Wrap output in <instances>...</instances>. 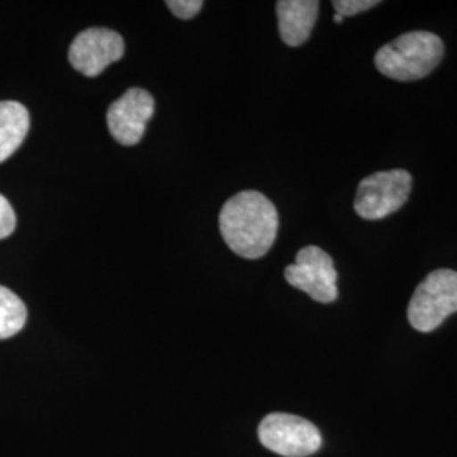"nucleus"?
<instances>
[{"mask_svg": "<svg viewBox=\"0 0 457 457\" xmlns=\"http://www.w3.org/2000/svg\"><path fill=\"white\" fill-rule=\"evenodd\" d=\"M29 112L22 104L14 100L0 102V163L21 147L29 132Z\"/></svg>", "mask_w": 457, "mask_h": 457, "instance_id": "nucleus-10", "label": "nucleus"}, {"mask_svg": "<svg viewBox=\"0 0 457 457\" xmlns=\"http://www.w3.org/2000/svg\"><path fill=\"white\" fill-rule=\"evenodd\" d=\"M379 5L378 0H334L332 7L336 9L337 16L353 17L358 16L361 12H366Z\"/></svg>", "mask_w": 457, "mask_h": 457, "instance_id": "nucleus-12", "label": "nucleus"}, {"mask_svg": "<svg viewBox=\"0 0 457 457\" xmlns=\"http://www.w3.org/2000/svg\"><path fill=\"white\" fill-rule=\"evenodd\" d=\"M166 5L175 16L187 21L195 17L202 11L204 2L202 0H168Z\"/></svg>", "mask_w": 457, "mask_h": 457, "instance_id": "nucleus-14", "label": "nucleus"}, {"mask_svg": "<svg viewBox=\"0 0 457 457\" xmlns=\"http://www.w3.org/2000/svg\"><path fill=\"white\" fill-rule=\"evenodd\" d=\"M343 19H344V17L337 16V14H336V17H334V21H336V22H337V24H341V22H343Z\"/></svg>", "mask_w": 457, "mask_h": 457, "instance_id": "nucleus-15", "label": "nucleus"}, {"mask_svg": "<svg viewBox=\"0 0 457 457\" xmlns=\"http://www.w3.org/2000/svg\"><path fill=\"white\" fill-rule=\"evenodd\" d=\"M320 4L317 0H279L277 4L278 29L285 45L296 48L309 37L317 22Z\"/></svg>", "mask_w": 457, "mask_h": 457, "instance_id": "nucleus-9", "label": "nucleus"}, {"mask_svg": "<svg viewBox=\"0 0 457 457\" xmlns=\"http://www.w3.org/2000/svg\"><path fill=\"white\" fill-rule=\"evenodd\" d=\"M411 181L407 170L376 171L360 181L354 211L364 220H381L392 215L407 204Z\"/></svg>", "mask_w": 457, "mask_h": 457, "instance_id": "nucleus-4", "label": "nucleus"}, {"mask_svg": "<svg viewBox=\"0 0 457 457\" xmlns=\"http://www.w3.org/2000/svg\"><path fill=\"white\" fill-rule=\"evenodd\" d=\"M16 212L9 200L4 195H0V239L9 237L16 230Z\"/></svg>", "mask_w": 457, "mask_h": 457, "instance_id": "nucleus-13", "label": "nucleus"}, {"mask_svg": "<svg viewBox=\"0 0 457 457\" xmlns=\"http://www.w3.org/2000/svg\"><path fill=\"white\" fill-rule=\"evenodd\" d=\"M258 436L262 445L283 457H307L322 445L315 425L290 413H270L262 419Z\"/></svg>", "mask_w": 457, "mask_h": 457, "instance_id": "nucleus-5", "label": "nucleus"}, {"mask_svg": "<svg viewBox=\"0 0 457 457\" xmlns=\"http://www.w3.org/2000/svg\"><path fill=\"white\" fill-rule=\"evenodd\" d=\"M122 36L105 28H90L79 34L70 46V63L85 77H97L124 56Z\"/></svg>", "mask_w": 457, "mask_h": 457, "instance_id": "nucleus-7", "label": "nucleus"}, {"mask_svg": "<svg viewBox=\"0 0 457 457\" xmlns=\"http://www.w3.org/2000/svg\"><path fill=\"white\" fill-rule=\"evenodd\" d=\"M154 114V98L143 88H129L117 98L107 111V126L117 143L124 146L137 145L145 131L147 120Z\"/></svg>", "mask_w": 457, "mask_h": 457, "instance_id": "nucleus-8", "label": "nucleus"}, {"mask_svg": "<svg viewBox=\"0 0 457 457\" xmlns=\"http://www.w3.org/2000/svg\"><path fill=\"white\" fill-rule=\"evenodd\" d=\"M444 43L437 34L410 31L376 53L378 71L398 82H415L428 77L444 58Z\"/></svg>", "mask_w": 457, "mask_h": 457, "instance_id": "nucleus-2", "label": "nucleus"}, {"mask_svg": "<svg viewBox=\"0 0 457 457\" xmlns=\"http://www.w3.org/2000/svg\"><path fill=\"white\" fill-rule=\"evenodd\" d=\"M28 320L24 302L14 292L0 285V341L22 330Z\"/></svg>", "mask_w": 457, "mask_h": 457, "instance_id": "nucleus-11", "label": "nucleus"}, {"mask_svg": "<svg viewBox=\"0 0 457 457\" xmlns=\"http://www.w3.org/2000/svg\"><path fill=\"white\" fill-rule=\"evenodd\" d=\"M287 281L305 292L319 303H332L337 300V271L334 260L317 245L302 247L295 264L285 270Z\"/></svg>", "mask_w": 457, "mask_h": 457, "instance_id": "nucleus-6", "label": "nucleus"}, {"mask_svg": "<svg viewBox=\"0 0 457 457\" xmlns=\"http://www.w3.org/2000/svg\"><path fill=\"white\" fill-rule=\"evenodd\" d=\"M219 228L232 253L245 260H260L277 241V207L260 192H241L224 204Z\"/></svg>", "mask_w": 457, "mask_h": 457, "instance_id": "nucleus-1", "label": "nucleus"}, {"mask_svg": "<svg viewBox=\"0 0 457 457\" xmlns=\"http://www.w3.org/2000/svg\"><path fill=\"white\" fill-rule=\"evenodd\" d=\"M457 312V271L441 268L425 277L409 303V322L419 332H432Z\"/></svg>", "mask_w": 457, "mask_h": 457, "instance_id": "nucleus-3", "label": "nucleus"}]
</instances>
